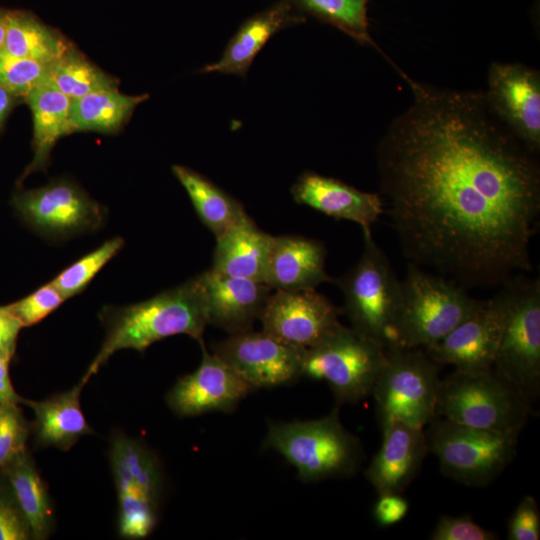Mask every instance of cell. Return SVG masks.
<instances>
[{"label":"cell","instance_id":"6da1fadb","mask_svg":"<svg viewBox=\"0 0 540 540\" xmlns=\"http://www.w3.org/2000/svg\"><path fill=\"white\" fill-rule=\"evenodd\" d=\"M409 84L412 102L378 141L381 197L403 255L465 289L530 272L540 165L484 90Z\"/></svg>","mask_w":540,"mask_h":540},{"label":"cell","instance_id":"7a4b0ae2","mask_svg":"<svg viewBox=\"0 0 540 540\" xmlns=\"http://www.w3.org/2000/svg\"><path fill=\"white\" fill-rule=\"evenodd\" d=\"M99 319L105 339L80 380L85 384L121 349L143 352L154 342L178 334L202 342L208 320L201 275L136 304L105 306Z\"/></svg>","mask_w":540,"mask_h":540},{"label":"cell","instance_id":"3957f363","mask_svg":"<svg viewBox=\"0 0 540 540\" xmlns=\"http://www.w3.org/2000/svg\"><path fill=\"white\" fill-rule=\"evenodd\" d=\"M263 447L281 454L303 482L350 477L364 459L360 440L342 425L337 407L319 419L270 423Z\"/></svg>","mask_w":540,"mask_h":540},{"label":"cell","instance_id":"277c9868","mask_svg":"<svg viewBox=\"0 0 540 540\" xmlns=\"http://www.w3.org/2000/svg\"><path fill=\"white\" fill-rule=\"evenodd\" d=\"M532 403L492 368L455 369L440 380L435 416L519 436L532 412Z\"/></svg>","mask_w":540,"mask_h":540},{"label":"cell","instance_id":"5b68a950","mask_svg":"<svg viewBox=\"0 0 540 540\" xmlns=\"http://www.w3.org/2000/svg\"><path fill=\"white\" fill-rule=\"evenodd\" d=\"M363 236L364 248L359 260L333 282L342 291L343 310L350 327L387 350L397 346L402 281L372 233H363Z\"/></svg>","mask_w":540,"mask_h":540},{"label":"cell","instance_id":"8992f818","mask_svg":"<svg viewBox=\"0 0 540 540\" xmlns=\"http://www.w3.org/2000/svg\"><path fill=\"white\" fill-rule=\"evenodd\" d=\"M484 300L442 275L408 262L402 281V304L397 320V346L425 349L474 313Z\"/></svg>","mask_w":540,"mask_h":540},{"label":"cell","instance_id":"52a82bcc","mask_svg":"<svg viewBox=\"0 0 540 540\" xmlns=\"http://www.w3.org/2000/svg\"><path fill=\"white\" fill-rule=\"evenodd\" d=\"M499 292L504 318L492 369L534 402L540 393V280L520 273Z\"/></svg>","mask_w":540,"mask_h":540},{"label":"cell","instance_id":"ba28073f","mask_svg":"<svg viewBox=\"0 0 540 540\" xmlns=\"http://www.w3.org/2000/svg\"><path fill=\"white\" fill-rule=\"evenodd\" d=\"M425 431L429 452L446 477L472 487L495 481L513 461L518 435L456 423L434 416Z\"/></svg>","mask_w":540,"mask_h":540},{"label":"cell","instance_id":"9c48e42d","mask_svg":"<svg viewBox=\"0 0 540 540\" xmlns=\"http://www.w3.org/2000/svg\"><path fill=\"white\" fill-rule=\"evenodd\" d=\"M439 366L422 348L386 350L371 393L380 427L391 421L418 428L429 423L435 416Z\"/></svg>","mask_w":540,"mask_h":540},{"label":"cell","instance_id":"30bf717a","mask_svg":"<svg viewBox=\"0 0 540 540\" xmlns=\"http://www.w3.org/2000/svg\"><path fill=\"white\" fill-rule=\"evenodd\" d=\"M386 349L351 327L336 325L304 352L302 377L326 381L339 404L371 395Z\"/></svg>","mask_w":540,"mask_h":540},{"label":"cell","instance_id":"8fae6325","mask_svg":"<svg viewBox=\"0 0 540 540\" xmlns=\"http://www.w3.org/2000/svg\"><path fill=\"white\" fill-rule=\"evenodd\" d=\"M109 458L118 495V531L142 539L155 528L163 490L157 457L141 441L114 433Z\"/></svg>","mask_w":540,"mask_h":540},{"label":"cell","instance_id":"7c38bea8","mask_svg":"<svg viewBox=\"0 0 540 540\" xmlns=\"http://www.w3.org/2000/svg\"><path fill=\"white\" fill-rule=\"evenodd\" d=\"M11 203L30 228L50 237L95 230L105 217L104 208L69 181L19 191Z\"/></svg>","mask_w":540,"mask_h":540},{"label":"cell","instance_id":"4fadbf2b","mask_svg":"<svg viewBox=\"0 0 540 540\" xmlns=\"http://www.w3.org/2000/svg\"><path fill=\"white\" fill-rule=\"evenodd\" d=\"M211 350L257 390L286 385L302 377L306 349L289 346L263 330L250 329L229 334L213 343Z\"/></svg>","mask_w":540,"mask_h":540},{"label":"cell","instance_id":"5bb4252c","mask_svg":"<svg viewBox=\"0 0 540 540\" xmlns=\"http://www.w3.org/2000/svg\"><path fill=\"white\" fill-rule=\"evenodd\" d=\"M485 96L512 133L532 152L540 151V74L520 63H492Z\"/></svg>","mask_w":540,"mask_h":540},{"label":"cell","instance_id":"9a60e30c","mask_svg":"<svg viewBox=\"0 0 540 540\" xmlns=\"http://www.w3.org/2000/svg\"><path fill=\"white\" fill-rule=\"evenodd\" d=\"M340 309L315 289L275 290L262 312V330L283 343L308 349L339 322Z\"/></svg>","mask_w":540,"mask_h":540},{"label":"cell","instance_id":"2e32d148","mask_svg":"<svg viewBox=\"0 0 540 540\" xmlns=\"http://www.w3.org/2000/svg\"><path fill=\"white\" fill-rule=\"evenodd\" d=\"M202 360L198 368L180 377L166 395V403L179 417L213 411L230 412L254 390L228 364L206 350L200 342Z\"/></svg>","mask_w":540,"mask_h":540},{"label":"cell","instance_id":"e0dca14e","mask_svg":"<svg viewBox=\"0 0 540 540\" xmlns=\"http://www.w3.org/2000/svg\"><path fill=\"white\" fill-rule=\"evenodd\" d=\"M504 318L501 293L484 300L482 305L445 337L425 348L439 365H453L457 370L480 371L492 368Z\"/></svg>","mask_w":540,"mask_h":540},{"label":"cell","instance_id":"ac0fdd59","mask_svg":"<svg viewBox=\"0 0 540 540\" xmlns=\"http://www.w3.org/2000/svg\"><path fill=\"white\" fill-rule=\"evenodd\" d=\"M381 430V446L365 477L377 494L402 493L429 453L425 430L400 421L388 422Z\"/></svg>","mask_w":540,"mask_h":540},{"label":"cell","instance_id":"d6986e66","mask_svg":"<svg viewBox=\"0 0 540 540\" xmlns=\"http://www.w3.org/2000/svg\"><path fill=\"white\" fill-rule=\"evenodd\" d=\"M290 192L296 203L337 220L354 222L363 233H370L372 225L384 212L381 195L359 190L313 171L303 172Z\"/></svg>","mask_w":540,"mask_h":540},{"label":"cell","instance_id":"ffe728a7","mask_svg":"<svg viewBox=\"0 0 540 540\" xmlns=\"http://www.w3.org/2000/svg\"><path fill=\"white\" fill-rule=\"evenodd\" d=\"M200 275L208 325L228 334L252 329L260 319L273 289L263 282L224 276L210 269Z\"/></svg>","mask_w":540,"mask_h":540},{"label":"cell","instance_id":"44dd1931","mask_svg":"<svg viewBox=\"0 0 540 540\" xmlns=\"http://www.w3.org/2000/svg\"><path fill=\"white\" fill-rule=\"evenodd\" d=\"M306 18L288 2H275L244 20L220 59L203 67L201 72L245 78L257 54L276 33L303 23Z\"/></svg>","mask_w":540,"mask_h":540},{"label":"cell","instance_id":"7402d4cb","mask_svg":"<svg viewBox=\"0 0 540 540\" xmlns=\"http://www.w3.org/2000/svg\"><path fill=\"white\" fill-rule=\"evenodd\" d=\"M326 255L320 240L274 236L265 283L273 290L298 291L333 282L325 269Z\"/></svg>","mask_w":540,"mask_h":540},{"label":"cell","instance_id":"603a6c76","mask_svg":"<svg viewBox=\"0 0 540 540\" xmlns=\"http://www.w3.org/2000/svg\"><path fill=\"white\" fill-rule=\"evenodd\" d=\"M274 236L262 231L248 214L216 238L214 273L266 282Z\"/></svg>","mask_w":540,"mask_h":540},{"label":"cell","instance_id":"cb8c5ba5","mask_svg":"<svg viewBox=\"0 0 540 540\" xmlns=\"http://www.w3.org/2000/svg\"><path fill=\"white\" fill-rule=\"evenodd\" d=\"M84 385L80 381L70 390L42 401L23 399L22 403L34 412L31 432L37 447L68 451L81 437L93 434L80 405Z\"/></svg>","mask_w":540,"mask_h":540},{"label":"cell","instance_id":"d4e9b609","mask_svg":"<svg viewBox=\"0 0 540 540\" xmlns=\"http://www.w3.org/2000/svg\"><path fill=\"white\" fill-rule=\"evenodd\" d=\"M0 475L23 514L32 539L48 538L54 527L53 504L28 450L0 470Z\"/></svg>","mask_w":540,"mask_h":540},{"label":"cell","instance_id":"484cf974","mask_svg":"<svg viewBox=\"0 0 540 540\" xmlns=\"http://www.w3.org/2000/svg\"><path fill=\"white\" fill-rule=\"evenodd\" d=\"M25 98L33 115L34 156L20 181L32 172L44 169L56 141L73 132L69 117L71 100L49 80L35 87Z\"/></svg>","mask_w":540,"mask_h":540},{"label":"cell","instance_id":"4316f807","mask_svg":"<svg viewBox=\"0 0 540 540\" xmlns=\"http://www.w3.org/2000/svg\"><path fill=\"white\" fill-rule=\"evenodd\" d=\"M172 172L215 239L247 215L240 201L202 174L182 165H173Z\"/></svg>","mask_w":540,"mask_h":540},{"label":"cell","instance_id":"83f0119b","mask_svg":"<svg viewBox=\"0 0 540 540\" xmlns=\"http://www.w3.org/2000/svg\"><path fill=\"white\" fill-rule=\"evenodd\" d=\"M148 97L147 94L125 95L116 87L73 99L69 110L72 131L115 132L131 116L136 106Z\"/></svg>","mask_w":540,"mask_h":540},{"label":"cell","instance_id":"f1b7e54d","mask_svg":"<svg viewBox=\"0 0 540 540\" xmlns=\"http://www.w3.org/2000/svg\"><path fill=\"white\" fill-rule=\"evenodd\" d=\"M70 47L60 34L33 15L22 11L7 12L3 52L51 65Z\"/></svg>","mask_w":540,"mask_h":540},{"label":"cell","instance_id":"f546056e","mask_svg":"<svg viewBox=\"0 0 540 540\" xmlns=\"http://www.w3.org/2000/svg\"><path fill=\"white\" fill-rule=\"evenodd\" d=\"M307 17L333 26L362 45L378 48L369 33V0H284Z\"/></svg>","mask_w":540,"mask_h":540},{"label":"cell","instance_id":"4dcf8cb0","mask_svg":"<svg viewBox=\"0 0 540 540\" xmlns=\"http://www.w3.org/2000/svg\"><path fill=\"white\" fill-rule=\"evenodd\" d=\"M48 80L70 100L118 86L115 78L91 64L72 46L50 65Z\"/></svg>","mask_w":540,"mask_h":540},{"label":"cell","instance_id":"1f68e13d","mask_svg":"<svg viewBox=\"0 0 540 540\" xmlns=\"http://www.w3.org/2000/svg\"><path fill=\"white\" fill-rule=\"evenodd\" d=\"M123 244L121 237L107 240L65 268L51 281L52 284L66 299L81 293L103 266L119 252Z\"/></svg>","mask_w":540,"mask_h":540},{"label":"cell","instance_id":"d6a6232c","mask_svg":"<svg viewBox=\"0 0 540 540\" xmlns=\"http://www.w3.org/2000/svg\"><path fill=\"white\" fill-rule=\"evenodd\" d=\"M50 65L9 55L0 50V86L15 97L23 96L46 82Z\"/></svg>","mask_w":540,"mask_h":540},{"label":"cell","instance_id":"836d02e7","mask_svg":"<svg viewBox=\"0 0 540 540\" xmlns=\"http://www.w3.org/2000/svg\"><path fill=\"white\" fill-rule=\"evenodd\" d=\"M19 403L0 404V470L23 454L31 432Z\"/></svg>","mask_w":540,"mask_h":540},{"label":"cell","instance_id":"e575fe53","mask_svg":"<svg viewBox=\"0 0 540 540\" xmlns=\"http://www.w3.org/2000/svg\"><path fill=\"white\" fill-rule=\"evenodd\" d=\"M65 300L61 292L49 282L8 307L23 327H29L39 323Z\"/></svg>","mask_w":540,"mask_h":540},{"label":"cell","instance_id":"d590c367","mask_svg":"<svg viewBox=\"0 0 540 540\" xmlns=\"http://www.w3.org/2000/svg\"><path fill=\"white\" fill-rule=\"evenodd\" d=\"M497 533L478 525L470 515L441 516L431 534L432 540H496Z\"/></svg>","mask_w":540,"mask_h":540},{"label":"cell","instance_id":"8d00e7d4","mask_svg":"<svg viewBox=\"0 0 540 540\" xmlns=\"http://www.w3.org/2000/svg\"><path fill=\"white\" fill-rule=\"evenodd\" d=\"M32 539L30 528L0 475V540Z\"/></svg>","mask_w":540,"mask_h":540},{"label":"cell","instance_id":"74e56055","mask_svg":"<svg viewBox=\"0 0 540 540\" xmlns=\"http://www.w3.org/2000/svg\"><path fill=\"white\" fill-rule=\"evenodd\" d=\"M507 539H540V511L533 496L526 495L518 503L508 521Z\"/></svg>","mask_w":540,"mask_h":540},{"label":"cell","instance_id":"f35d334b","mask_svg":"<svg viewBox=\"0 0 540 540\" xmlns=\"http://www.w3.org/2000/svg\"><path fill=\"white\" fill-rule=\"evenodd\" d=\"M409 502L401 493H382L373 505L372 515L380 527H390L408 514Z\"/></svg>","mask_w":540,"mask_h":540},{"label":"cell","instance_id":"ab89813d","mask_svg":"<svg viewBox=\"0 0 540 540\" xmlns=\"http://www.w3.org/2000/svg\"><path fill=\"white\" fill-rule=\"evenodd\" d=\"M22 327L8 305L0 306V350L15 354L17 338Z\"/></svg>","mask_w":540,"mask_h":540},{"label":"cell","instance_id":"60d3db41","mask_svg":"<svg viewBox=\"0 0 540 540\" xmlns=\"http://www.w3.org/2000/svg\"><path fill=\"white\" fill-rule=\"evenodd\" d=\"M9 365L0 366V404L8 402L22 403L23 398L16 393L12 385L9 376Z\"/></svg>","mask_w":540,"mask_h":540},{"label":"cell","instance_id":"b9f144b4","mask_svg":"<svg viewBox=\"0 0 540 540\" xmlns=\"http://www.w3.org/2000/svg\"><path fill=\"white\" fill-rule=\"evenodd\" d=\"M15 98V96L0 86V125L10 111Z\"/></svg>","mask_w":540,"mask_h":540},{"label":"cell","instance_id":"7bdbcfd3","mask_svg":"<svg viewBox=\"0 0 540 540\" xmlns=\"http://www.w3.org/2000/svg\"><path fill=\"white\" fill-rule=\"evenodd\" d=\"M7 11L0 10V50L3 47L6 34Z\"/></svg>","mask_w":540,"mask_h":540}]
</instances>
